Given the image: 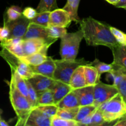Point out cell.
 I'll list each match as a JSON object with an SVG mask.
<instances>
[{"mask_svg": "<svg viewBox=\"0 0 126 126\" xmlns=\"http://www.w3.org/2000/svg\"><path fill=\"white\" fill-rule=\"evenodd\" d=\"M52 43L41 38H30L23 39L22 43L24 56L31 55L43 50H47Z\"/></svg>", "mask_w": 126, "mask_h": 126, "instance_id": "8", "label": "cell"}, {"mask_svg": "<svg viewBox=\"0 0 126 126\" xmlns=\"http://www.w3.org/2000/svg\"><path fill=\"white\" fill-rule=\"evenodd\" d=\"M96 108H97L94 105H92L79 106L75 120L78 123L81 121L82 119L86 118V117L92 114L95 111Z\"/></svg>", "mask_w": 126, "mask_h": 126, "instance_id": "25", "label": "cell"}, {"mask_svg": "<svg viewBox=\"0 0 126 126\" xmlns=\"http://www.w3.org/2000/svg\"><path fill=\"white\" fill-rule=\"evenodd\" d=\"M111 49L113 55L112 63L126 69V46L118 44Z\"/></svg>", "mask_w": 126, "mask_h": 126, "instance_id": "16", "label": "cell"}, {"mask_svg": "<svg viewBox=\"0 0 126 126\" xmlns=\"http://www.w3.org/2000/svg\"><path fill=\"white\" fill-rule=\"evenodd\" d=\"M115 6L119 8H125L126 7V0H119V2L115 5Z\"/></svg>", "mask_w": 126, "mask_h": 126, "instance_id": "42", "label": "cell"}, {"mask_svg": "<svg viewBox=\"0 0 126 126\" xmlns=\"http://www.w3.org/2000/svg\"><path fill=\"white\" fill-rule=\"evenodd\" d=\"M50 123L51 126H79L76 121L63 119L56 114L52 117Z\"/></svg>", "mask_w": 126, "mask_h": 126, "instance_id": "30", "label": "cell"}, {"mask_svg": "<svg viewBox=\"0 0 126 126\" xmlns=\"http://www.w3.org/2000/svg\"><path fill=\"white\" fill-rule=\"evenodd\" d=\"M115 126H126V114L118 119L116 123L114 124Z\"/></svg>", "mask_w": 126, "mask_h": 126, "instance_id": "41", "label": "cell"}, {"mask_svg": "<svg viewBox=\"0 0 126 126\" xmlns=\"http://www.w3.org/2000/svg\"><path fill=\"white\" fill-rule=\"evenodd\" d=\"M116 88L118 89L119 93L123 97V99L126 102V73L124 75L123 79L121 80V81L117 86Z\"/></svg>", "mask_w": 126, "mask_h": 126, "instance_id": "38", "label": "cell"}, {"mask_svg": "<svg viewBox=\"0 0 126 126\" xmlns=\"http://www.w3.org/2000/svg\"><path fill=\"white\" fill-rule=\"evenodd\" d=\"M46 28L49 36L52 39H57V40L67 33L66 28L64 27L49 25Z\"/></svg>", "mask_w": 126, "mask_h": 126, "instance_id": "27", "label": "cell"}, {"mask_svg": "<svg viewBox=\"0 0 126 126\" xmlns=\"http://www.w3.org/2000/svg\"><path fill=\"white\" fill-rule=\"evenodd\" d=\"M73 1V0H67V3L70 4V3H71Z\"/></svg>", "mask_w": 126, "mask_h": 126, "instance_id": "45", "label": "cell"}, {"mask_svg": "<svg viewBox=\"0 0 126 126\" xmlns=\"http://www.w3.org/2000/svg\"><path fill=\"white\" fill-rule=\"evenodd\" d=\"M22 38L23 39L30 38H41L52 44L57 41V39H52L49 36L46 27L36 24L33 22H30L29 23L27 32Z\"/></svg>", "mask_w": 126, "mask_h": 126, "instance_id": "11", "label": "cell"}, {"mask_svg": "<svg viewBox=\"0 0 126 126\" xmlns=\"http://www.w3.org/2000/svg\"><path fill=\"white\" fill-rule=\"evenodd\" d=\"M2 110H1V109H0V119H1V114H2Z\"/></svg>", "mask_w": 126, "mask_h": 126, "instance_id": "46", "label": "cell"}, {"mask_svg": "<svg viewBox=\"0 0 126 126\" xmlns=\"http://www.w3.org/2000/svg\"><path fill=\"white\" fill-rule=\"evenodd\" d=\"M59 108H73L79 107L78 100L74 91H71L56 104Z\"/></svg>", "mask_w": 126, "mask_h": 126, "instance_id": "21", "label": "cell"}, {"mask_svg": "<svg viewBox=\"0 0 126 126\" xmlns=\"http://www.w3.org/2000/svg\"><path fill=\"white\" fill-rule=\"evenodd\" d=\"M72 22L69 14L63 9H56L50 12L49 25L67 28Z\"/></svg>", "mask_w": 126, "mask_h": 126, "instance_id": "13", "label": "cell"}, {"mask_svg": "<svg viewBox=\"0 0 126 126\" xmlns=\"http://www.w3.org/2000/svg\"><path fill=\"white\" fill-rule=\"evenodd\" d=\"M50 121V118L47 116L36 107H34L30 113L25 126H51Z\"/></svg>", "mask_w": 126, "mask_h": 126, "instance_id": "12", "label": "cell"}, {"mask_svg": "<svg viewBox=\"0 0 126 126\" xmlns=\"http://www.w3.org/2000/svg\"><path fill=\"white\" fill-rule=\"evenodd\" d=\"M118 93H119L118 89L114 85L107 84L100 81L94 86V105L97 108Z\"/></svg>", "mask_w": 126, "mask_h": 126, "instance_id": "7", "label": "cell"}, {"mask_svg": "<svg viewBox=\"0 0 126 126\" xmlns=\"http://www.w3.org/2000/svg\"><path fill=\"white\" fill-rule=\"evenodd\" d=\"M1 47H4L7 49L8 51L12 53V54L15 55L18 57H22L24 56L22 49V43L18 44H11V45H7L2 46Z\"/></svg>", "mask_w": 126, "mask_h": 126, "instance_id": "37", "label": "cell"}, {"mask_svg": "<svg viewBox=\"0 0 126 126\" xmlns=\"http://www.w3.org/2000/svg\"><path fill=\"white\" fill-rule=\"evenodd\" d=\"M80 0H73L71 3L68 4L66 2L65 6L63 7V9L66 11L69 14L71 20L79 23L81 20L80 18L78 15V9L79 4Z\"/></svg>", "mask_w": 126, "mask_h": 126, "instance_id": "23", "label": "cell"}, {"mask_svg": "<svg viewBox=\"0 0 126 126\" xmlns=\"http://www.w3.org/2000/svg\"><path fill=\"white\" fill-rule=\"evenodd\" d=\"M10 36V31L6 25L4 24L2 27H0V41L8 39Z\"/></svg>", "mask_w": 126, "mask_h": 126, "instance_id": "40", "label": "cell"}, {"mask_svg": "<svg viewBox=\"0 0 126 126\" xmlns=\"http://www.w3.org/2000/svg\"><path fill=\"white\" fill-rule=\"evenodd\" d=\"M6 14H7V20L6 21V22L15 20L19 18L22 15L20 8L18 6H12L9 7L7 9Z\"/></svg>", "mask_w": 126, "mask_h": 126, "instance_id": "34", "label": "cell"}, {"mask_svg": "<svg viewBox=\"0 0 126 126\" xmlns=\"http://www.w3.org/2000/svg\"><path fill=\"white\" fill-rule=\"evenodd\" d=\"M79 23L84 38L88 45L105 46L111 49L118 44L108 25L92 17L82 18Z\"/></svg>", "mask_w": 126, "mask_h": 126, "instance_id": "1", "label": "cell"}, {"mask_svg": "<svg viewBox=\"0 0 126 126\" xmlns=\"http://www.w3.org/2000/svg\"><path fill=\"white\" fill-rule=\"evenodd\" d=\"M37 108L41 111L44 114L49 117L51 119L52 117L54 116V115L57 114V112L58 110V107L56 105H41L37 106Z\"/></svg>", "mask_w": 126, "mask_h": 126, "instance_id": "32", "label": "cell"}, {"mask_svg": "<svg viewBox=\"0 0 126 126\" xmlns=\"http://www.w3.org/2000/svg\"><path fill=\"white\" fill-rule=\"evenodd\" d=\"M38 12H37L36 10L31 7H26L23 10V12H22V15L27 18H28V20H30L34 18L36 16V15L38 14Z\"/></svg>", "mask_w": 126, "mask_h": 126, "instance_id": "39", "label": "cell"}, {"mask_svg": "<svg viewBox=\"0 0 126 126\" xmlns=\"http://www.w3.org/2000/svg\"><path fill=\"white\" fill-rule=\"evenodd\" d=\"M29 66L34 74H39L53 78L55 69V61L50 57H47L46 60L39 65Z\"/></svg>", "mask_w": 126, "mask_h": 126, "instance_id": "15", "label": "cell"}, {"mask_svg": "<svg viewBox=\"0 0 126 126\" xmlns=\"http://www.w3.org/2000/svg\"><path fill=\"white\" fill-rule=\"evenodd\" d=\"M37 94H38V97H37L36 107L37 106L55 104L52 91L51 90H47V91Z\"/></svg>", "mask_w": 126, "mask_h": 126, "instance_id": "24", "label": "cell"}, {"mask_svg": "<svg viewBox=\"0 0 126 126\" xmlns=\"http://www.w3.org/2000/svg\"><path fill=\"white\" fill-rule=\"evenodd\" d=\"M30 23V20L22 15L19 18L15 20L6 22L4 21V24L6 25L10 31V36L11 38H23L27 30V28Z\"/></svg>", "mask_w": 126, "mask_h": 126, "instance_id": "9", "label": "cell"}, {"mask_svg": "<svg viewBox=\"0 0 126 126\" xmlns=\"http://www.w3.org/2000/svg\"><path fill=\"white\" fill-rule=\"evenodd\" d=\"M0 126H9V124L3 119H0Z\"/></svg>", "mask_w": 126, "mask_h": 126, "instance_id": "44", "label": "cell"}, {"mask_svg": "<svg viewBox=\"0 0 126 126\" xmlns=\"http://www.w3.org/2000/svg\"><path fill=\"white\" fill-rule=\"evenodd\" d=\"M28 80L37 93L47 90H52L57 82V80L52 78H49L39 74H34Z\"/></svg>", "mask_w": 126, "mask_h": 126, "instance_id": "10", "label": "cell"}, {"mask_svg": "<svg viewBox=\"0 0 126 126\" xmlns=\"http://www.w3.org/2000/svg\"><path fill=\"white\" fill-rule=\"evenodd\" d=\"M9 98L14 110L17 115L16 126H23L33 107L27 98L16 88L13 81L9 82Z\"/></svg>", "mask_w": 126, "mask_h": 126, "instance_id": "2", "label": "cell"}, {"mask_svg": "<svg viewBox=\"0 0 126 126\" xmlns=\"http://www.w3.org/2000/svg\"><path fill=\"white\" fill-rule=\"evenodd\" d=\"M60 38V54L62 59H76L80 43L84 38L82 31L79 30L75 33H66Z\"/></svg>", "mask_w": 126, "mask_h": 126, "instance_id": "4", "label": "cell"}, {"mask_svg": "<svg viewBox=\"0 0 126 126\" xmlns=\"http://www.w3.org/2000/svg\"><path fill=\"white\" fill-rule=\"evenodd\" d=\"M90 65L94 66L97 69L98 75L101 76V75L105 73H110L113 69V64H107L104 62H102L99 60L96 59L94 61L90 63Z\"/></svg>", "mask_w": 126, "mask_h": 126, "instance_id": "29", "label": "cell"}, {"mask_svg": "<svg viewBox=\"0 0 126 126\" xmlns=\"http://www.w3.org/2000/svg\"><path fill=\"white\" fill-rule=\"evenodd\" d=\"M79 107L73 108H58L56 115L65 119L75 120Z\"/></svg>", "mask_w": 126, "mask_h": 126, "instance_id": "28", "label": "cell"}, {"mask_svg": "<svg viewBox=\"0 0 126 126\" xmlns=\"http://www.w3.org/2000/svg\"><path fill=\"white\" fill-rule=\"evenodd\" d=\"M50 12H39L34 18L30 20V22L47 27L49 25V16Z\"/></svg>", "mask_w": 126, "mask_h": 126, "instance_id": "31", "label": "cell"}, {"mask_svg": "<svg viewBox=\"0 0 126 126\" xmlns=\"http://www.w3.org/2000/svg\"><path fill=\"white\" fill-rule=\"evenodd\" d=\"M124 9H125V10H126V7H125V8H124Z\"/></svg>", "mask_w": 126, "mask_h": 126, "instance_id": "47", "label": "cell"}, {"mask_svg": "<svg viewBox=\"0 0 126 126\" xmlns=\"http://www.w3.org/2000/svg\"><path fill=\"white\" fill-rule=\"evenodd\" d=\"M11 79L13 81L16 88L28 100V89L25 79L14 70H11Z\"/></svg>", "mask_w": 126, "mask_h": 126, "instance_id": "22", "label": "cell"}, {"mask_svg": "<svg viewBox=\"0 0 126 126\" xmlns=\"http://www.w3.org/2000/svg\"><path fill=\"white\" fill-rule=\"evenodd\" d=\"M69 84L73 89L81 88L87 86L84 72V65L78 66L73 73Z\"/></svg>", "mask_w": 126, "mask_h": 126, "instance_id": "18", "label": "cell"}, {"mask_svg": "<svg viewBox=\"0 0 126 126\" xmlns=\"http://www.w3.org/2000/svg\"><path fill=\"white\" fill-rule=\"evenodd\" d=\"M84 72L87 86H94L100 81V76L94 66L90 64L84 65Z\"/></svg>", "mask_w": 126, "mask_h": 126, "instance_id": "20", "label": "cell"}, {"mask_svg": "<svg viewBox=\"0 0 126 126\" xmlns=\"http://www.w3.org/2000/svg\"><path fill=\"white\" fill-rule=\"evenodd\" d=\"M105 123L102 116V112L98 108H96L91 118L89 126H103Z\"/></svg>", "mask_w": 126, "mask_h": 126, "instance_id": "33", "label": "cell"}, {"mask_svg": "<svg viewBox=\"0 0 126 126\" xmlns=\"http://www.w3.org/2000/svg\"><path fill=\"white\" fill-rule=\"evenodd\" d=\"M73 90V89L69 84L57 81L55 86L51 90L53 93L54 103L56 105L59 101L61 100L66 95Z\"/></svg>", "mask_w": 126, "mask_h": 126, "instance_id": "17", "label": "cell"}, {"mask_svg": "<svg viewBox=\"0 0 126 126\" xmlns=\"http://www.w3.org/2000/svg\"><path fill=\"white\" fill-rule=\"evenodd\" d=\"M97 108L102 112L105 123L116 121L126 114V102L119 93Z\"/></svg>", "mask_w": 126, "mask_h": 126, "instance_id": "3", "label": "cell"}, {"mask_svg": "<svg viewBox=\"0 0 126 126\" xmlns=\"http://www.w3.org/2000/svg\"><path fill=\"white\" fill-rule=\"evenodd\" d=\"M0 56L6 60L11 70L16 71L25 79H28L34 75L29 65L22 61L19 57L12 54L5 48L2 47L1 50H0Z\"/></svg>", "mask_w": 126, "mask_h": 126, "instance_id": "6", "label": "cell"}, {"mask_svg": "<svg viewBox=\"0 0 126 126\" xmlns=\"http://www.w3.org/2000/svg\"><path fill=\"white\" fill-rule=\"evenodd\" d=\"M106 1L108 2H109L110 4H113L114 5V6H115V5L119 2V0H106Z\"/></svg>", "mask_w": 126, "mask_h": 126, "instance_id": "43", "label": "cell"}, {"mask_svg": "<svg viewBox=\"0 0 126 126\" xmlns=\"http://www.w3.org/2000/svg\"><path fill=\"white\" fill-rule=\"evenodd\" d=\"M110 28L111 32L114 36L118 44L123 46H126V34L122 31L117 29L115 27H110Z\"/></svg>", "mask_w": 126, "mask_h": 126, "instance_id": "36", "label": "cell"}, {"mask_svg": "<svg viewBox=\"0 0 126 126\" xmlns=\"http://www.w3.org/2000/svg\"><path fill=\"white\" fill-rule=\"evenodd\" d=\"M26 83L27 85V89H28V100L32 106L33 108L36 107L37 105V97H38V94L36 91L34 90L33 86L30 84V82L28 81V79H25Z\"/></svg>", "mask_w": 126, "mask_h": 126, "instance_id": "35", "label": "cell"}, {"mask_svg": "<svg viewBox=\"0 0 126 126\" xmlns=\"http://www.w3.org/2000/svg\"><path fill=\"white\" fill-rule=\"evenodd\" d=\"M78 100L79 106L94 105V86H86L81 88L73 89Z\"/></svg>", "mask_w": 126, "mask_h": 126, "instance_id": "14", "label": "cell"}, {"mask_svg": "<svg viewBox=\"0 0 126 126\" xmlns=\"http://www.w3.org/2000/svg\"><path fill=\"white\" fill-rule=\"evenodd\" d=\"M59 8L57 4L56 0H40L36 8L37 12H51Z\"/></svg>", "mask_w": 126, "mask_h": 126, "instance_id": "26", "label": "cell"}, {"mask_svg": "<svg viewBox=\"0 0 126 126\" xmlns=\"http://www.w3.org/2000/svg\"><path fill=\"white\" fill-rule=\"evenodd\" d=\"M55 69L53 78L57 81L69 84L73 73L81 65H89V62L86 61L84 59L75 60H55Z\"/></svg>", "mask_w": 126, "mask_h": 126, "instance_id": "5", "label": "cell"}, {"mask_svg": "<svg viewBox=\"0 0 126 126\" xmlns=\"http://www.w3.org/2000/svg\"><path fill=\"white\" fill-rule=\"evenodd\" d=\"M47 50H43V51L38 52L34 53L31 55L23 56L22 57H19L20 60L25 62L29 65H38L46 61L47 58Z\"/></svg>", "mask_w": 126, "mask_h": 126, "instance_id": "19", "label": "cell"}]
</instances>
